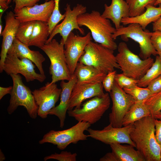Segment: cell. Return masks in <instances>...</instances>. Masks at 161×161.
<instances>
[{"label":"cell","instance_id":"cell-1","mask_svg":"<svg viewBox=\"0 0 161 161\" xmlns=\"http://www.w3.org/2000/svg\"><path fill=\"white\" fill-rule=\"evenodd\" d=\"M155 132L154 118L151 115L136 121L130 134L137 150L146 161H161L160 147L156 140Z\"/></svg>","mask_w":161,"mask_h":161},{"label":"cell","instance_id":"cell-2","mask_svg":"<svg viewBox=\"0 0 161 161\" xmlns=\"http://www.w3.org/2000/svg\"><path fill=\"white\" fill-rule=\"evenodd\" d=\"M77 21L80 27L85 26L90 30L95 42L113 51L117 48L112 37L116 29L109 19L103 17L99 12L93 10L80 14L77 17Z\"/></svg>","mask_w":161,"mask_h":161},{"label":"cell","instance_id":"cell-3","mask_svg":"<svg viewBox=\"0 0 161 161\" xmlns=\"http://www.w3.org/2000/svg\"><path fill=\"white\" fill-rule=\"evenodd\" d=\"M78 62L93 66L106 74L115 68L120 69L114 51L92 41L86 46Z\"/></svg>","mask_w":161,"mask_h":161},{"label":"cell","instance_id":"cell-4","mask_svg":"<svg viewBox=\"0 0 161 161\" xmlns=\"http://www.w3.org/2000/svg\"><path fill=\"white\" fill-rule=\"evenodd\" d=\"M118 53L115 56L120 69L125 75L139 80L145 75L154 62L150 57L140 58L132 52L124 42L120 43L117 47Z\"/></svg>","mask_w":161,"mask_h":161},{"label":"cell","instance_id":"cell-5","mask_svg":"<svg viewBox=\"0 0 161 161\" xmlns=\"http://www.w3.org/2000/svg\"><path fill=\"white\" fill-rule=\"evenodd\" d=\"M64 47V42L62 38L60 43L53 39L41 49L50 61L49 71L51 75V83L62 80L68 81L71 77L66 62Z\"/></svg>","mask_w":161,"mask_h":161},{"label":"cell","instance_id":"cell-6","mask_svg":"<svg viewBox=\"0 0 161 161\" xmlns=\"http://www.w3.org/2000/svg\"><path fill=\"white\" fill-rule=\"evenodd\" d=\"M13 81V89L10 94L8 113L12 114L19 106L25 108L30 117L35 119L38 115V107L30 89L23 83L19 74H11Z\"/></svg>","mask_w":161,"mask_h":161},{"label":"cell","instance_id":"cell-7","mask_svg":"<svg viewBox=\"0 0 161 161\" xmlns=\"http://www.w3.org/2000/svg\"><path fill=\"white\" fill-rule=\"evenodd\" d=\"M110 97L108 93L102 96H97L87 100L78 109L68 110L70 117L78 122L93 124L99 120L110 106Z\"/></svg>","mask_w":161,"mask_h":161},{"label":"cell","instance_id":"cell-8","mask_svg":"<svg viewBox=\"0 0 161 161\" xmlns=\"http://www.w3.org/2000/svg\"><path fill=\"white\" fill-rule=\"evenodd\" d=\"M91 125L87 122L79 121L66 129L51 130L44 135L39 143H51L56 145L59 149L64 150L71 143L76 144L80 141L87 140L88 137L84 134V131H87Z\"/></svg>","mask_w":161,"mask_h":161},{"label":"cell","instance_id":"cell-9","mask_svg":"<svg viewBox=\"0 0 161 161\" xmlns=\"http://www.w3.org/2000/svg\"><path fill=\"white\" fill-rule=\"evenodd\" d=\"M151 32L148 30H143L139 24L134 23L129 24L126 27L121 26L119 29H116L112 37L114 40L120 36L124 41H128V38H130L137 42L140 48L139 56L141 59H145L151 55H157L151 42Z\"/></svg>","mask_w":161,"mask_h":161},{"label":"cell","instance_id":"cell-10","mask_svg":"<svg viewBox=\"0 0 161 161\" xmlns=\"http://www.w3.org/2000/svg\"><path fill=\"white\" fill-rule=\"evenodd\" d=\"M110 93L112 105L109 115V123L114 127H121L125 115L135 101L115 81Z\"/></svg>","mask_w":161,"mask_h":161},{"label":"cell","instance_id":"cell-11","mask_svg":"<svg viewBox=\"0 0 161 161\" xmlns=\"http://www.w3.org/2000/svg\"><path fill=\"white\" fill-rule=\"evenodd\" d=\"M133 124L117 128L113 126L109 123L101 130L89 128L87 130L89 134L88 136L106 144L126 143L136 147L130 137Z\"/></svg>","mask_w":161,"mask_h":161},{"label":"cell","instance_id":"cell-12","mask_svg":"<svg viewBox=\"0 0 161 161\" xmlns=\"http://www.w3.org/2000/svg\"><path fill=\"white\" fill-rule=\"evenodd\" d=\"M35 66L30 60L26 58H20L15 55L7 54L3 67V70L8 75L20 74L27 82L36 80L41 83L46 78L45 75L36 72Z\"/></svg>","mask_w":161,"mask_h":161},{"label":"cell","instance_id":"cell-13","mask_svg":"<svg viewBox=\"0 0 161 161\" xmlns=\"http://www.w3.org/2000/svg\"><path fill=\"white\" fill-rule=\"evenodd\" d=\"M86 9L85 6L78 4L72 10L70 5L67 4L64 8L65 16L63 20L53 28L46 44L51 41L58 33L62 37L65 44L67 36L74 29L78 30L82 35H84V29L80 27L78 24L77 18L79 15L85 13Z\"/></svg>","mask_w":161,"mask_h":161},{"label":"cell","instance_id":"cell-14","mask_svg":"<svg viewBox=\"0 0 161 161\" xmlns=\"http://www.w3.org/2000/svg\"><path fill=\"white\" fill-rule=\"evenodd\" d=\"M61 92V89L58 88L55 83L49 82L32 92L38 107V115L43 119L46 118L50 111L55 106Z\"/></svg>","mask_w":161,"mask_h":161},{"label":"cell","instance_id":"cell-15","mask_svg":"<svg viewBox=\"0 0 161 161\" xmlns=\"http://www.w3.org/2000/svg\"><path fill=\"white\" fill-rule=\"evenodd\" d=\"M92 39L90 32L85 36H81L75 35L71 32L67 36L64 44V53L72 75L74 73L79 60L84 52L86 46Z\"/></svg>","mask_w":161,"mask_h":161},{"label":"cell","instance_id":"cell-16","mask_svg":"<svg viewBox=\"0 0 161 161\" xmlns=\"http://www.w3.org/2000/svg\"><path fill=\"white\" fill-rule=\"evenodd\" d=\"M55 6L54 0H50L32 7H25L15 13V17L20 22L39 21L48 22Z\"/></svg>","mask_w":161,"mask_h":161},{"label":"cell","instance_id":"cell-17","mask_svg":"<svg viewBox=\"0 0 161 161\" xmlns=\"http://www.w3.org/2000/svg\"><path fill=\"white\" fill-rule=\"evenodd\" d=\"M102 83L90 84L76 83L71 95L68 111L81 107L85 100L97 96H102L103 92Z\"/></svg>","mask_w":161,"mask_h":161},{"label":"cell","instance_id":"cell-18","mask_svg":"<svg viewBox=\"0 0 161 161\" xmlns=\"http://www.w3.org/2000/svg\"><path fill=\"white\" fill-rule=\"evenodd\" d=\"M5 26L0 35L2 36L1 50L0 54V72L3 71V67L9 49L16 38V31L20 23L16 18L12 11L7 12L4 17Z\"/></svg>","mask_w":161,"mask_h":161},{"label":"cell","instance_id":"cell-19","mask_svg":"<svg viewBox=\"0 0 161 161\" xmlns=\"http://www.w3.org/2000/svg\"><path fill=\"white\" fill-rule=\"evenodd\" d=\"M77 79L74 74L67 82L64 80L61 81L60 86L61 92L59 104L51 109L48 115H55L58 117L60 121V127H63L68 111V105L73 88L76 83Z\"/></svg>","mask_w":161,"mask_h":161},{"label":"cell","instance_id":"cell-20","mask_svg":"<svg viewBox=\"0 0 161 161\" xmlns=\"http://www.w3.org/2000/svg\"><path fill=\"white\" fill-rule=\"evenodd\" d=\"M29 47L16 38L7 54H13L20 58H25L30 60L37 67L40 73L45 75L43 63L45 61V58L39 51L31 50Z\"/></svg>","mask_w":161,"mask_h":161},{"label":"cell","instance_id":"cell-21","mask_svg":"<svg viewBox=\"0 0 161 161\" xmlns=\"http://www.w3.org/2000/svg\"><path fill=\"white\" fill-rule=\"evenodd\" d=\"M104 7V10L101 16L111 20L116 29L121 27V21L122 18L129 17V7L124 0H112L109 6L105 4Z\"/></svg>","mask_w":161,"mask_h":161},{"label":"cell","instance_id":"cell-22","mask_svg":"<svg viewBox=\"0 0 161 161\" xmlns=\"http://www.w3.org/2000/svg\"><path fill=\"white\" fill-rule=\"evenodd\" d=\"M74 74L77 79V83L90 84L102 83L107 75L93 66L79 62Z\"/></svg>","mask_w":161,"mask_h":161},{"label":"cell","instance_id":"cell-23","mask_svg":"<svg viewBox=\"0 0 161 161\" xmlns=\"http://www.w3.org/2000/svg\"><path fill=\"white\" fill-rule=\"evenodd\" d=\"M159 5L158 7L148 5L146 7V10L143 13L134 17L123 18L121 23L123 25L137 23L145 30L149 24L155 22L161 17V4Z\"/></svg>","mask_w":161,"mask_h":161},{"label":"cell","instance_id":"cell-24","mask_svg":"<svg viewBox=\"0 0 161 161\" xmlns=\"http://www.w3.org/2000/svg\"><path fill=\"white\" fill-rule=\"evenodd\" d=\"M109 145L118 161H146L142 154L132 145H122L117 143Z\"/></svg>","mask_w":161,"mask_h":161},{"label":"cell","instance_id":"cell-25","mask_svg":"<svg viewBox=\"0 0 161 161\" xmlns=\"http://www.w3.org/2000/svg\"><path fill=\"white\" fill-rule=\"evenodd\" d=\"M149 116H151L150 111L144 101H135L125 115L123 126L133 124L136 121Z\"/></svg>","mask_w":161,"mask_h":161},{"label":"cell","instance_id":"cell-26","mask_svg":"<svg viewBox=\"0 0 161 161\" xmlns=\"http://www.w3.org/2000/svg\"><path fill=\"white\" fill-rule=\"evenodd\" d=\"M49 35L48 22L35 21L29 46H33L41 49L46 44Z\"/></svg>","mask_w":161,"mask_h":161},{"label":"cell","instance_id":"cell-27","mask_svg":"<svg viewBox=\"0 0 161 161\" xmlns=\"http://www.w3.org/2000/svg\"><path fill=\"white\" fill-rule=\"evenodd\" d=\"M161 75V58L157 55L155 60L145 75L138 80L137 86L145 87L154 79Z\"/></svg>","mask_w":161,"mask_h":161},{"label":"cell","instance_id":"cell-28","mask_svg":"<svg viewBox=\"0 0 161 161\" xmlns=\"http://www.w3.org/2000/svg\"><path fill=\"white\" fill-rule=\"evenodd\" d=\"M35 21L20 22L16 38L29 46Z\"/></svg>","mask_w":161,"mask_h":161},{"label":"cell","instance_id":"cell-29","mask_svg":"<svg viewBox=\"0 0 161 161\" xmlns=\"http://www.w3.org/2000/svg\"><path fill=\"white\" fill-rule=\"evenodd\" d=\"M157 0H126L129 11V17L139 16L145 12L148 5L154 6Z\"/></svg>","mask_w":161,"mask_h":161},{"label":"cell","instance_id":"cell-30","mask_svg":"<svg viewBox=\"0 0 161 161\" xmlns=\"http://www.w3.org/2000/svg\"><path fill=\"white\" fill-rule=\"evenodd\" d=\"M123 89L137 102L144 101L153 94L147 87H142L136 85L130 88H123Z\"/></svg>","mask_w":161,"mask_h":161},{"label":"cell","instance_id":"cell-31","mask_svg":"<svg viewBox=\"0 0 161 161\" xmlns=\"http://www.w3.org/2000/svg\"><path fill=\"white\" fill-rule=\"evenodd\" d=\"M144 102L149 109L151 115L153 117L161 111V91L153 94Z\"/></svg>","mask_w":161,"mask_h":161},{"label":"cell","instance_id":"cell-32","mask_svg":"<svg viewBox=\"0 0 161 161\" xmlns=\"http://www.w3.org/2000/svg\"><path fill=\"white\" fill-rule=\"evenodd\" d=\"M49 0H45V1ZM54 0L55 2V7L50 19L48 22L49 34L58 24L61 20L64 19L65 16V13L62 15L60 12L59 10L60 0Z\"/></svg>","mask_w":161,"mask_h":161},{"label":"cell","instance_id":"cell-33","mask_svg":"<svg viewBox=\"0 0 161 161\" xmlns=\"http://www.w3.org/2000/svg\"><path fill=\"white\" fill-rule=\"evenodd\" d=\"M115 81L121 88H129L137 85L138 80L129 77L123 73L116 74Z\"/></svg>","mask_w":161,"mask_h":161},{"label":"cell","instance_id":"cell-34","mask_svg":"<svg viewBox=\"0 0 161 161\" xmlns=\"http://www.w3.org/2000/svg\"><path fill=\"white\" fill-rule=\"evenodd\" d=\"M77 154L75 153L72 154L71 152L67 151H62L60 153H55L45 157L44 158V161L48 160L53 159L59 161H76Z\"/></svg>","mask_w":161,"mask_h":161},{"label":"cell","instance_id":"cell-35","mask_svg":"<svg viewBox=\"0 0 161 161\" xmlns=\"http://www.w3.org/2000/svg\"><path fill=\"white\" fill-rule=\"evenodd\" d=\"M116 74V71L115 70L110 72L107 74L103 79L102 84L106 92L109 93L111 92L115 81Z\"/></svg>","mask_w":161,"mask_h":161},{"label":"cell","instance_id":"cell-36","mask_svg":"<svg viewBox=\"0 0 161 161\" xmlns=\"http://www.w3.org/2000/svg\"><path fill=\"white\" fill-rule=\"evenodd\" d=\"M151 40L157 55L161 58V32L155 31L152 32Z\"/></svg>","mask_w":161,"mask_h":161},{"label":"cell","instance_id":"cell-37","mask_svg":"<svg viewBox=\"0 0 161 161\" xmlns=\"http://www.w3.org/2000/svg\"><path fill=\"white\" fill-rule=\"evenodd\" d=\"M15 4V13L17 12L25 7H32L36 4L40 0H12Z\"/></svg>","mask_w":161,"mask_h":161},{"label":"cell","instance_id":"cell-38","mask_svg":"<svg viewBox=\"0 0 161 161\" xmlns=\"http://www.w3.org/2000/svg\"><path fill=\"white\" fill-rule=\"evenodd\" d=\"M147 87L153 94L161 91V75L152 80Z\"/></svg>","mask_w":161,"mask_h":161},{"label":"cell","instance_id":"cell-39","mask_svg":"<svg viewBox=\"0 0 161 161\" xmlns=\"http://www.w3.org/2000/svg\"><path fill=\"white\" fill-rule=\"evenodd\" d=\"M155 135L156 140L160 145L161 151V120L154 118Z\"/></svg>","mask_w":161,"mask_h":161},{"label":"cell","instance_id":"cell-40","mask_svg":"<svg viewBox=\"0 0 161 161\" xmlns=\"http://www.w3.org/2000/svg\"><path fill=\"white\" fill-rule=\"evenodd\" d=\"M99 160L100 161H118L116 156L112 151L107 153Z\"/></svg>","mask_w":161,"mask_h":161},{"label":"cell","instance_id":"cell-41","mask_svg":"<svg viewBox=\"0 0 161 161\" xmlns=\"http://www.w3.org/2000/svg\"><path fill=\"white\" fill-rule=\"evenodd\" d=\"M13 89V86L4 87H0V100L7 94H10Z\"/></svg>","mask_w":161,"mask_h":161},{"label":"cell","instance_id":"cell-42","mask_svg":"<svg viewBox=\"0 0 161 161\" xmlns=\"http://www.w3.org/2000/svg\"><path fill=\"white\" fill-rule=\"evenodd\" d=\"M152 29L154 31L161 32V17L152 23Z\"/></svg>","mask_w":161,"mask_h":161},{"label":"cell","instance_id":"cell-43","mask_svg":"<svg viewBox=\"0 0 161 161\" xmlns=\"http://www.w3.org/2000/svg\"><path fill=\"white\" fill-rule=\"evenodd\" d=\"M7 3V0H0V7L1 13L6 10L8 7Z\"/></svg>","mask_w":161,"mask_h":161},{"label":"cell","instance_id":"cell-44","mask_svg":"<svg viewBox=\"0 0 161 161\" xmlns=\"http://www.w3.org/2000/svg\"><path fill=\"white\" fill-rule=\"evenodd\" d=\"M153 117L155 119L161 120V111L155 114Z\"/></svg>","mask_w":161,"mask_h":161},{"label":"cell","instance_id":"cell-45","mask_svg":"<svg viewBox=\"0 0 161 161\" xmlns=\"http://www.w3.org/2000/svg\"><path fill=\"white\" fill-rule=\"evenodd\" d=\"M5 159V157L4 154L3 153L1 150L0 151V161H2Z\"/></svg>","mask_w":161,"mask_h":161},{"label":"cell","instance_id":"cell-46","mask_svg":"<svg viewBox=\"0 0 161 161\" xmlns=\"http://www.w3.org/2000/svg\"><path fill=\"white\" fill-rule=\"evenodd\" d=\"M160 4H161V0H157L154 6H156Z\"/></svg>","mask_w":161,"mask_h":161},{"label":"cell","instance_id":"cell-47","mask_svg":"<svg viewBox=\"0 0 161 161\" xmlns=\"http://www.w3.org/2000/svg\"><path fill=\"white\" fill-rule=\"evenodd\" d=\"M2 26L1 24H0V35L1 34L2 32Z\"/></svg>","mask_w":161,"mask_h":161},{"label":"cell","instance_id":"cell-48","mask_svg":"<svg viewBox=\"0 0 161 161\" xmlns=\"http://www.w3.org/2000/svg\"><path fill=\"white\" fill-rule=\"evenodd\" d=\"M12 0H7V4L9 5L11 2Z\"/></svg>","mask_w":161,"mask_h":161}]
</instances>
